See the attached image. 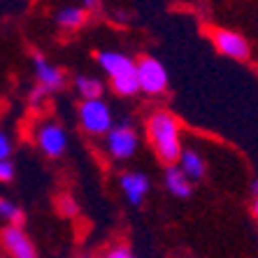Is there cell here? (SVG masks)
Here are the masks:
<instances>
[{"instance_id":"cell-1","label":"cell","mask_w":258,"mask_h":258,"mask_svg":"<svg viewBox=\"0 0 258 258\" xmlns=\"http://www.w3.org/2000/svg\"><path fill=\"white\" fill-rule=\"evenodd\" d=\"M147 135L163 163L174 165L181 156V138H179V121L170 112H154L147 121Z\"/></svg>"},{"instance_id":"cell-2","label":"cell","mask_w":258,"mask_h":258,"mask_svg":"<svg viewBox=\"0 0 258 258\" xmlns=\"http://www.w3.org/2000/svg\"><path fill=\"white\" fill-rule=\"evenodd\" d=\"M79 121L82 128L91 135H107L112 131V114L109 107L100 100H82L79 105Z\"/></svg>"},{"instance_id":"cell-3","label":"cell","mask_w":258,"mask_h":258,"mask_svg":"<svg viewBox=\"0 0 258 258\" xmlns=\"http://www.w3.org/2000/svg\"><path fill=\"white\" fill-rule=\"evenodd\" d=\"M135 70H138L140 91L149 93V96H156V93L165 91V86H168V72H165L161 60L151 58V56H142L135 63Z\"/></svg>"},{"instance_id":"cell-4","label":"cell","mask_w":258,"mask_h":258,"mask_svg":"<svg viewBox=\"0 0 258 258\" xmlns=\"http://www.w3.org/2000/svg\"><path fill=\"white\" fill-rule=\"evenodd\" d=\"M210 37H212V42H214L219 54L228 56V58H235V60L249 58V51H251V49H249V42H246L240 33L228 30V28H212Z\"/></svg>"},{"instance_id":"cell-5","label":"cell","mask_w":258,"mask_h":258,"mask_svg":"<svg viewBox=\"0 0 258 258\" xmlns=\"http://www.w3.org/2000/svg\"><path fill=\"white\" fill-rule=\"evenodd\" d=\"M0 246L10 253V258H37L35 244L19 226H5L0 230Z\"/></svg>"},{"instance_id":"cell-6","label":"cell","mask_w":258,"mask_h":258,"mask_svg":"<svg viewBox=\"0 0 258 258\" xmlns=\"http://www.w3.org/2000/svg\"><path fill=\"white\" fill-rule=\"evenodd\" d=\"M37 144H40L42 154H47L49 158H58L63 156V151L68 147V135L58 123L49 121V123L40 126V131H37Z\"/></svg>"},{"instance_id":"cell-7","label":"cell","mask_w":258,"mask_h":258,"mask_svg":"<svg viewBox=\"0 0 258 258\" xmlns=\"http://www.w3.org/2000/svg\"><path fill=\"white\" fill-rule=\"evenodd\" d=\"M107 151L114 158H131L138 151V135L128 126H116L107 133Z\"/></svg>"},{"instance_id":"cell-8","label":"cell","mask_w":258,"mask_h":258,"mask_svg":"<svg viewBox=\"0 0 258 258\" xmlns=\"http://www.w3.org/2000/svg\"><path fill=\"white\" fill-rule=\"evenodd\" d=\"M33 66H35V75H37V82L42 86V91H58L63 89L66 84V75L63 70L56 66H51L44 56L35 54L33 56Z\"/></svg>"},{"instance_id":"cell-9","label":"cell","mask_w":258,"mask_h":258,"mask_svg":"<svg viewBox=\"0 0 258 258\" xmlns=\"http://www.w3.org/2000/svg\"><path fill=\"white\" fill-rule=\"evenodd\" d=\"M149 179L142 172H126L121 174V188L126 193V198L131 200V205H140L144 200V196L149 193Z\"/></svg>"},{"instance_id":"cell-10","label":"cell","mask_w":258,"mask_h":258,"mask_svg":"<svg viewBox=\"0 0 258 258\" xmlns=\"http://www.w3.org/2000/svg\"><path fill=\"white\" fill-rule=\"evenodd\" d=\"M98 63H100L102 70L107 72L112 79L135 70V60H131L128 56L119 54V51H102V54H98Z\"/></svg>"},{"instance_id":"cell-11","label":"cell","mask_w":258,"mask_h":258,"mask_svg":"<svg viewBox=\"0 0 258 258\" xmlns=\"http://www.w3.org/2000/svg\"><path fill=\"white\" fill-rule=\"evenodd\" d=\"M163 181H165V188L177 198H188L191 196V181L179 170V165H168L165 174H163Z\"/></svg>"},{"instance_id":"cell-12","label":"cell","mask_w":258,"mask_h":258,"mask_svg":"<svg viewBox=\"0 0 258 258\" xmlns=\"http://www.w3.org/2000/svg\"><path fill=\"white\" fill-rule=\"evenodd\" d=\"M179 170L186 174L188 179H200L205 174V170H207V165H205V161L196 151L186 149V151H181V156H179Z\"/></svg>"},{"instance_id":"cell-13","label":"cell","mask_w":258,"mask_h":258,"mask_svg":"<svg viewBox=\"0 0 258 258\" xmlns=\"http://www.w3.org/2000/svg\"><path fill=\"white\" fill-rule=\"evenodd\" d=\"M75 86H77L79 96L84 98V100H100L102 96V82L96 77H84V75H79L77 79H75Z\"/></svg>"},{"instance_id":"cell-14","label":"cell","mask_w":258,"mask_h":258,"mask_svg":"<svg viewBox=\"0 0 258 258\" xmlns=\"http://www.w3.org/2000/svg\"><path fill=\"white\" fill-rule=\"evenodd\" d=\"M112 89L119 96H133L140 91V82H138V70H131L126 75H119V77L112 79Z\"/></svg>"},{"instance_id":"cell-15","label":"cell","mask_w":258,"mask_h":258,"mask_svg":"<svg viewBox=\"0 0 258 258\" xmlns=\"http://www.w3.org/2000/svg\"><path fill=\"white\" fill-rule=\"evenodd\" d=\"M84 19H86V12L82 7H66V10H60L56 14V21L63 28H79V26L84 24Z\"/></svg>"},{"instance_id":"cell-16","label":"cell","mask_w":258,"mask_h":258,"mask_svg":"<svg viewBox=\"0 0 258 258\" xmlns=\"http://www.w3.org/2000/svg\"><path fill=\"white\" fill-rule=\"evenodd\" d=\"M0 219H7L10 226H19V228H21V226H24V210L17 207L12 200L0 198Z\"/></svg>"},{"instance_id":"cell-17","label":"cell","mask_w":258,"mask_h":258,"mask_svg":"<svg viewBox=\"0 0 258 258\" xmlns=\"http://www.w3.org/2000/svg\"><path fill=\"white\" fill-rule=\"evenodd\" d=\"M58 212L70 219V216H75L79 210H77V205H75V200H72L70 196H60L58 198Z\"/></svg>"},{"instance_id":"cell-18","label":"cell","mask_w":258,"mask_h":258,"mask_svg":"<svg viewBox=\"0 0 258 258\" xmlns=\"http://www.w3.org/2000/svg\"><path fill=\"white\" fill-rule=\"evenodd\" d=\"M105 258H135V256H133V251L126 244H116V246H112V249H107Z\"/></svg>"},{"instance_id":"cell-19","label":"cell","mask_w":258,"mask_h":258,"mask_svg":"<svg viewBox=\"0 0 258 258\" xmlns=\"http://www.w3.org/2000/svg\"><path fill=\"white\" fill-rule=\"evenodd\" d=\"M10 154H12V142L0 131V161H10Z\"/></svg>"},{"instance_id":"cell-20","label":"cell","mask_w":258,"mask_h":258,"mask_svg":"<svg viewBox=\"0 0 258 258\" xmlns=\"http://www.w3.org/2000/svg\"><path fill=\"white\" fill-rule=\"evenodd\" d=\"M12 179H14V163L0 161V181H12Z\"/></svg>"},{"instance_id":"cell-21","label":"cell","mask_w":258,"mask_h":258,"mask_svg":"<svg viewBox=\"0 0 258 258\" xmlns=\"http://www.w3.org/2000/svg\"><path fill=\"white\" fill-rule=\"evenodd\" d=\"M42 96H44V91H42V89L33 91V96H30V102H33V105H37V102L42 100Z\"/></svg>"},{"instance_id":"cell-22","label":"cell","mask_w":258,"mask_h":258,"mask_svg":"<svg viewBox=\"0 0 258 258\" xmlns=\"http://www.w3.org/2000/svg\"><path fill=\"white\" fill-rule=\"evenodd\" d=\"M84 10H100V3H86Z\"/></svg>"},{"instance_id":"cell-23","label":"cell","mask_w":258,"mask_h":258,"mask_svg":"<svg viewBox=\"0 0 258 258\" xmlns=\"http://www.w3.org/2000/svg\"><path fill=\"white\" fill-rule=\"evenodd\" d=\"M251 210H253V214L258 216V198H253V207H251Z\"/></svg>"},{"instance_id":"cell-24","label":"cell","mask_w":258,"mask_h":258,"mask_svg":"<svg viewBox=\"0 0 258 258\" xmlns=\"http://www.w3.org/2000/svg\"><path fill=\"white\" fill-rule=\"evenodd\" d=\"M82 258H96V256H82Z\"/></svg>"}]
</instances>
